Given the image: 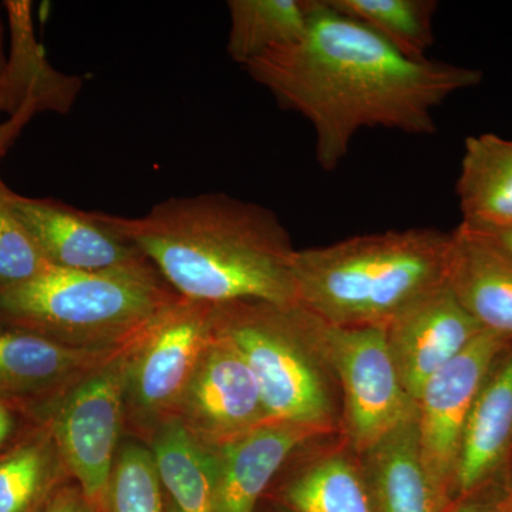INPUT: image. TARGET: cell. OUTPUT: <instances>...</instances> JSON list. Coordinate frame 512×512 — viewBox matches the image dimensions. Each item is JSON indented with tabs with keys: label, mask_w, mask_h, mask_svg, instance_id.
Segmentation results:
<instances>
[{
	"label": "cell",
	"mask_w": 512,
	"mask_h": 512,
	"mask_svg": "<svg viewBox=\"0 0 512 512\" xmlns=\"http://www.w3.org/2000/svg\"><path fill=\"white\" fill-rule=\"evenodd\" d=\"M245 70L284 109L311 123L316 160L325 171L339 167L362 128L431 136L434 110L483 80L471 67L403 56L328 0H313L298 43L266 53Z\"/></svg>",
	"instance_id": "cell-1"
},
{
	"label": "cell",
	"mask_w": 512,
	"mask_h": 512,
	"mask_svg": "<svg viewBox=\"0 0 512 512\" xmlns=\"http://www.w3.org/2000/svg\"><path fill=\"white\" fill-rule=\"evenodd\" d=\"M94 212L183 298L208 305H296L298 249L269 208L214 192L168 198L143 217Z\"/></svg>",
	"instance_id": "cell-2"
},
{
	"label": "cell",
	"mask_w": 512,
	"mask_h": 512,
	"mask_svg": "<svg viewBox=\"0 0 512 512\" xmlns=\"http://www.w3.org/2000/svg\"><path fill=\"white\" fill-rule=\"evenodd\" d=\"M453 232L434 228L357 235L298 249L296 305L342 328H384L424 293L447 284Z\"/></svg>",
	"instance_id": "cell-3"
},
{
	"label": "cell",
	"mask_w": 512,
	"mask_h": 512,
	"mask_svg": "<svg viewBox=\"0 0 512 512\" xmlns=\"http://www.w3.org/2000/svg\"><path fill=\"white\" fill-rule=\"evenodd\" d=\"M177 296L146 256L110 271L50 265L25 284L0 291V325L76 348L123 349Z\"/></svg>",
	"instance_id": "cell-4"
},
{
	"label": "cell",
	"mask_w": 512,
	"mask_h": 512,
	"mask_svg": "<svg viewBox=\"0 0 512 512\" xmlns=\"http://www.w3.org/2000/svg\"><path fill=\"white\" fill-rule=\"evenodd\" d=\"M214 330L248 363L269 420L332 429L328 367L313 345L305 309L259 301L214 305Z\"/></svg>",
	"instance_id": "cell-5"
},
{
	"label": "cell",
	"mask_w": 512,
	"mask_h": 512,
	"mask_svg": "<svg viewBox=\"0 0 512 512\" xmlns=\"http://www.w3.org/2000/svg\"><path fill=\"white\" fill-rule=\"evenodd\" d=\"M214 338V305L178 295L157 313L128 355L124 423L141 436L177 419L202 353Z\"/></svg>",
	"instance_id": "cell-6"
},
{
	"label": "cell",
	"mask_w": 512,
	"mask_h": 512,
	"mask_svg": "<svg viewBox=\"0 0 512 512\" xmlns=\"http://www.w3.org/2000/svg\"><path fill=\"white\" fill-rule=\"evenodd\" d=\"M308 316L313 345L342 386L350 443L362 454L413 417L416 403L404 390L383 328H342Z\"/></svg>",
	"instance_id": "cell-7"
},
{
	"label": "cell",
	"mask_w": 512,
	"mask_h": 512,
	"mask_svg": "<svg viewBox=\"0 0 512 512\" xmlns=\"http://www.w3.org/2000/svg\"><path fill=\"white\" fill-rule=\"evenodd\" d=\"M131 349L72 387L42 420L52 431L70 478L103 512L124 426Z\"/></svg>",
	"instance_id": "cell-8"
},
{
	"label": "cell",
	"mask_w": 512,
	"mask_h": 512,
	"mask_svg": "<svg viewBox=\"0 0 512 512\" xmlns=\"http://www.w3.org/2000/svg\"><path fill=\"white\" fill-rule=\"evenodd\" d=\"M511 343L507 336L483 330L427 380L416 399L421 460L431 483L450 504L468 414L495 360Z\"/></svg>",
	"instance_id": "cell-9"
},
{
	"label": "cell",
	"mask_w": 512,
	"mask_h": 512,
	"mask_svg": "<svg viewBox=\"0 0 512 512\" xmlns=\"http://www.w3.org/2000/svg\"><path fill=\"white\" fill-rule=\"evenodd\" d=\"M133 345L76 348L29 330L0 325V402L42 423L60 397Z\"/></svg>",
	"instance_id": "cell-10"
},
{
	"label": "cell",
	"mask_w": 512,
	"mask_h": 512,
	"mask_svg": "<svg viewBox=\"0 0 512 512\" xmlns=\"http://www.w3.org/2000/svg\"><path fill=\"white\" fill-rule=\"evenodd\" d=\"M177 419L210 448L269 421L254 373L237 348L215 330L185 389Z\"/></svg>",
	"instance_id": "cell-11"
},
{
	"label": "cell",
	"mask_w": 512,
	"mask_h": 512,
	"mask_svg": "<svg viewBox=\"0 0 512 512\" xmlns=\"http://www.w3.org/2000/svg\"><path fill=\"white\" fill-rule=\"evenodd\" d=\"M383 329L404 390L414 403L427 380L484 330L447 284L409 303Z\"/></svg>",
	"instance_id": "cell-12"
},
{
	"label": "cell",
	"mask_w": 512,
	"mask_h": 512,
	"mask_svg": "<svg viewBox=\"0 0 512 512\" xmlns=\"http://www.w3.org/2000/svg\"><path fill=\"white\" fill-rule=\"evenodd\" d=\"M9 202L28 228L46 261L70 271L99 272L136 264L144 255L114 234L94 211H82L50 198L10 191Z\"/></svg>",
	"instance_id": "cell-13"
},
{
	"label": "cell",
	"mask_w": 512,
	"mask_h": 512,
	"mask_svg": "<svg viewBox=\"0 0 512 512\" xmlns=\"http://www.w3.org/2000/svg\"><path fill=\"white\" fill-rule=\"evenodd\" d=\"M318 427L269 420L256 429L211 448L215 466V512H256L276 474L293 451Z\"/></svg>",
	"instance_id": "cell-14"
},
{
	"label": "cell",
	"mask_w": 512,
	"mask_h": 512,
	"mask_svg": "<svg viewBox=\"0 0 512 512\" xmlns=\"http://www.w3.org/2000/svg\"><path fill=\"white\" fill-rule=\"evenodd\" d=\"M511 453L512 343L495 360L468 414L454 474V503L497 484Z\"/></svg>",
	"instance_id": "cell-15"
},
{
	"label": "cell",
	"mask_w": 512,
	"mask_h": 512,
	"mask_svg": "<svg viewBox=\"0 0 512 512\" xmlns=\"http://www.w3.org/2000/svg\"><path fill=\"white\" fill-rule=\"evenodd\" d=\"M363 480L373 512H448L421 460L416 414L362 453Z\"/></svg>",
	"instance_id": "cell-16"
},
{
	"label": "cell",
	"mask_w": 512,
	"mask_h": 512,
	"mask_svg": "<svg viewBox=\"0 0 512 512\" xmlns=\"http://www.w3.org/2000/svg\"><path fill=\"white\" fill-rule=\"evenodd\" d=\"M447 285L481 328L512 339V258L490 238L453 231Z\"/></svg>",
	"instance_id": "cell-17"
},
{
	"label": "cell",
	"mask_w": 512,
	"mask_h": 512,
	"mask_svg": "<svg viewBox=\"0 0 512 512\" xmlns=\"http://www.w3.org/2000/svg\"><path fill=\"white\" fill-rule=\"evenodd\" d=\"M461 227L493 234L512 227V140L468 137L456 185Z\"/></svg>",
	"instance_id": "cell-18"
},
{
	"label": "cell",
	"mask_w": 512,
	"mask_h": 512,
	"mask_svg": "<svg viewBox=\"0 0 512 512\" xmlns=\"http://www.w3.org/2000/svg\"><path fill=\"white\" fill-rule=\"evenodd\" d=\"M12 26V56L0 86V111L15 116L26 101H35L39 111L66 113L72 107L82 82L63 76L47 64L33 35L29 2H6Z\"/></svg>",
	"instance_id": "cell-19"
},
{
	"label": "cell",
	"mask_w": 512,
	"mask_h": 512,
	"mask_svg": "<svg viewBox=\"0 0 512 512\" xmlns=\"http://www.w3.org/2000/svg\"><path fill=\"white\" fill-rule=\"evenodd\" d=\"M70 480L52 431L37 423L0 454V512H43Z\"/></svg>",
	"instance_id": "cell-20"
},
{
	"label": "cell",
	"mask_w": 512,
	"mask_h": 512,
	"mask_svg": "<svg viewBox=\"0 0 512 512\" xmlns=\"http://www.w3.org/2000/svg\"><path fill=\"white\" fill-rule=\"evenodd\" d=\"M168 500L180 512H215V466L210 447L178 419L165 421L148 440Z\"/></svg>",
	"instance_id": "cell-21"
},
{
	"label": "cell",
	"mask_w": 512,
	"mask_h": 512,
	"mask_svg": "<svg viewBox=\"0 0 512 512\" xmlns=\"http://www.w3.org/2000/svg\"><path fill=\"white\" fill-rule=\"evenodd\" d=\"M313 0H229L227 53L247 67L259 57L295 45L305 35Z\"/></svg>",
	"instance_id": "cell-22"
},
{
	"label": "cell",
	"mask_w": 512,
	"mask_h": 512,
	"mask_svg": "<svg viewBox=\"0 0 512 512\" xmlns=\"http://www.w3.org/2000/svg\"><path fill=\"white\" fill-rule=\"evenodd\" d=\"M275 500L286 512H373L360 467L339 454L289 478Z\"/></svg>",
	"instance_id": "cell-23"
},
{
	"label": "cell",
	"mask_w": 512,
	"mask_h": 512,
	"mask_svg": "<svg viewBox=\"0 0 512 512\" xmlns=\"http://www.w3.org/2000/svg\"><path fill=\"white\" fill-rule=\"evenodd\" d=\"M330 6L349 16L403 56L427 59L436 42L434 0H328Z\"/></svg>",
	"instance_id": "cell-24"
},
{
	"label": "cell",
	"mask_w": 512,
	"mask_h": 512,
	"mask_svg": "<svg viewBox=\"0 0 512 512\" xmlns=\"http://www.w3.org/2000/svg\"><path fill=\"white\" fill-rule=\"evenodd\" d=\"M107 512H167V498L150 448L133 443L120 448Z\"/></svg>",
	"instance_id": "cell-25"
},
{
	"label": "cell",
	"mask_w": 512,
	"mask_h": 512,
	"mask_svg": "<svg viewBox=\"0 0 512 512\" xmlns=\"http://www.w3.org/2000/svg\"><path fill=\"white\" fill-rule=\"evenodd\" d=\"M10 191L0 180V291L25 284L50 266L28 228L13 211Z\"/></svg>",
	"instance_id": "cell-26"
},
{
	"label": "cell",
	"mask_w": 512,
	"mask_h": 512,
	"mask_svg": "<svg viewBox=\"0 0 512 512\" xmlns=\"http://www.w3.org/2000/svg\"><path fill=\"white\" fill-rule=\"evenodd\" d=\"M35 424L36 421L30 420L25 414L0 402V454L12 447Z\"/></svg>",
	"instance_id": "cell-27"
},
{
	"label": "cell",
	"mask_w": 512,
	"mask_h": 512,
	"mask_svg": "<svg viewBox=\"0 0 512 512\" xmlns=\"http://www.w3.org/2000/svg\"><path fill=\"white\" fill-rule=\"evenodd\" d=\"M43 512H103L87 500L79 485L73 480L59 488Z\"/></svg>",
	"instance_id": "cell-28"
},
{
	"label": "cell",
	"mask_w": 512,
	"mask_h": 512,
	"mask_svg": "<svg viewBox=\"0 0 512 512\" xmlns=\"http://www.w3.org/2000/svg\"><path fill=\"white\" fill-rule=\"evenodd\" d=\"M36 113H39V107H37L35 101H26L15 116H10L9 120L0 123V158L8 153L16 138L20 136L23 128L33 119Z\"/></svg>",
	"instance_id": "cell-29"
},
{
	"label": "cell",
	"mask_w": 512,
	"mask_h": 512,
	"mask_svg": "<svg viewBox=\"0 0 512 512\" xmlns=\"http://www.w3.org/2000/svg\"><path fill=\"white\" fill-rule=\"evenodd\" d=\"M448 512H503L498 501L497 485L494 484L483 493L456 501Z\"/></svg>",
	"instance_id": "cell-30"
},
{
	"label": "cell",
	"mask_w": 512,
	"mask_h": 512,
	"mask_svg": "<svg viewBox=\"0 0 512 512\" xmlns=\"http://www.w3.org/2000/svg\"><path fill=\"white\" fill-rule=\"evenodd\" d=\"M498 501L501 511L512 512V467L504 470L500 480L497 481Z\"/></svg>",
	"instance_id": "cell-31"
},
{
	"label": "cell",
	"mask_w": 512,
	"mask_h": 512,
	"mask_svg": "<svg viewBox=\"0 0 512 512\" xmlns=\"http://www.w3.org/2000/svg\"><path fill=\"white\" fill-rule=\"evenodd\" d=\"M491 239L495 245H498L505 254L512 258V227L503 229V231L493 232V234H483Z\"/></svg>",
	"instance_id": "cell-32"
},
{
	"label": "cell",
	"mask_w": 512,
	"mask_h": 512,
	"mask_svg": "<svg viewBox=\"0 0 512 512\" xmlns=\"http://www.w3.org/2000/svg\"><path fill=\"white\" fill-rule=\"evenodd\" d=\"M6 69H8V60H6L5 53H3V29L2 22H0V86H2L3 79H5Z\"/></svg>",
	"instance_id": "cell-33"
},
{
	"label": "cell",
	"mask_w": 512,
	"mask_h": 512,
	"mask_svg": "<svg viewBox=\"0 0 512 512\" xmlns=\"http://www.w3.org/2000/svg\"><path fill=\"white\" fill-rule=\"evenodd\" d=\"M167 512H180L170 500H167Z\"/></svg>",
	"instance_id": "cell-34"
}]
</instances>
